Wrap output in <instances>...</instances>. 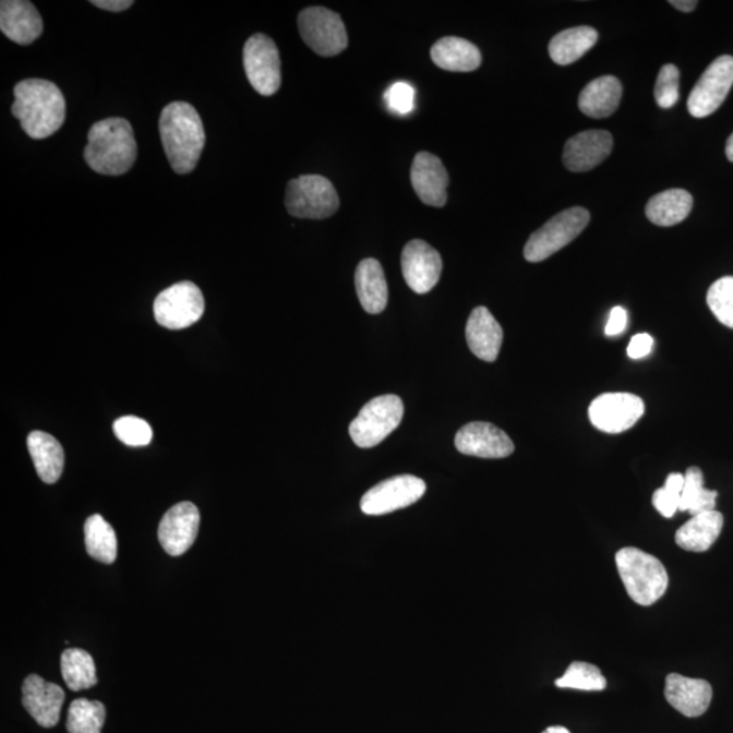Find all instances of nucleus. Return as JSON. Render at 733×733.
<instances>
[{
    "label": "nucleus",
    "mask_w": 733,
    "mask_h": 733,
    "mask_svg": "<svg viewBox=\"0 0 733 733\" xmlns=\"http://www.w3.org/2000/svg\"><path fill=\"white\" fill-rule=\"evenodd\" d=\"M160 141L177 175L192 173L202 157L205 132L202 118L191 104L176 101L159 118Z\"/></svg>",
    "instance_id": "1"
},
{
    "label": "nucleus",
    "mask_w": 733,
    "mask_h": 733,
    "mask_svg": "<svg viewBox=\"0 0 733 733\" xmlns=\"http://www.w3.org/2000/svg\"><path fill=\"white\" fill-rule=\"evenodd\" d=\"M15 101L11 112L22 130L32 139H47L57 133L65 121V98L55 83L25 80L14 87Z\"/></svg>",
    "instance_id": "2"
},
{
    "label": "nucleus",
    "mask_w": 733,
    "mask_h": 733,
    "mask_svg": "<svg viewBox=\"0 0 733 733\" xmlns=\"http://www.w3.org/2000/svg\"><path fill=\"white\" fill-rule=\"evenodd\" d=\"M87 139L83 157L96 173L121 176L135 165L137 144L130 121L121 118L98 121L88 131Z\"/></svg>",
    "instance_id": "3"
},
{
    "label": "nucleus",
    "mask_w": 733,
    "mask_h": 733,
    "mask_svg": "<svg viewBox=\"0 0 733 733\" xmlns=\"http://www.w3.org/2000/svg\"><path fill=\"white\" fill-rule=\"evenodd\" d=\"M615 563L626 592L637 604L651 606L668 591V570L653 555L640 549L624 548L615 554Z\"/></svg>",
    "instance_id": "4"
},
{
    "label": "nucleus",
    "mask_w": 733,
    "mask_h": 733,
    "mask_svg": "<svg viewBox=\"0 0 733 733\" xmlns=\"http://www.w3.org/2000/svg\"><path fill=\"white\" fill-rule=\"evenodd\" d=\"M340 207V199L333 183L322 176H301L288 182L286 208L299 219L331 218Z\"/></svg>",
    "instance_id": "5"
},
{
    "label": "nucleus",
    "mask_w": 733,
    "mask_h": 733,
    "mask_svg": "<svg viewBox=\"0 0 733 733\" xmlns=\"http://www.w3.org/2000/svg\"><path fill=\"white\" fill-rule=\"evenodd\" d=\"M590 213L586 208L572 207L553 216L540 230L531 235L525 247V259L529 263H541L575 241L590 224Z\"/></svg>",
    "instance_id": "6"
},
{
    "label": "nucleus",
    "mask_w": 733,
    "mask_h": 733,
    "mask_svg": "<svg viewBox=\"0 0 733 733\" xmlns=\"http://www.w3.org/2000/svg\"><path fill=\"white\" fill-rule=\"evenodd\" d=\"M402 418L404 402L398 396L372 398L349 425V435L360 448L375 447L397 430Z\"/></svg>",
    "instance_id": "7"
},
{
    "label": "nucleus",
    "mask_w": 733,
    "mask_h": 733,
    "mask_svg": "<svg viewBox=\"0 0 733 733\" xmlns=\"http://www.w3.org/2000/svg\"><path fill=\"white\" fill-rule=\"evenodd\" d=\"M299 33L310 49L331 58L346 51L348 35L341 16L326 8H308L298 16Z\"/></svg>",
    "instance_id": "8"
},
{
    "label": "nucleus",
    "mask_w": 733,
    "mask_h": 733,
    "mask_svg": "<svg viewBox=\"0 0 733 733\" xmlns=\"http://www.w3.org/2000/svg\"><path fill=\"white\" fill-rule=\"evenodd\" d=\"M202 290L192 281H181L166 288L154 302V315L160 326L170 331L187 329L204 314Z\"/></svg>",
    "instance_id": "9"
},
{
    "label": "nucleus",
    "mask_w": 733,
    "mask_h": 733,
    "mask_svg": "<svg viewBox=\"0 0 733 733\" xmlns=\"http://www.w3.org/2000/svg\"><path fill=\"white\" fill-rule=\"evenodd\" d=\"M243 67L250 85L261 96L269 97L281 86L280 55L271 37L254 35L243 47Z\"/></svg>",
    "instance_id": "10"
},
{
    "label": "nucleus",
    "mask_w": 733,
    "mask_h": 733,
    "mask_svg": "<svg viewBox=\"0 0 733 733\" xmlns=\"http://www.w3.org/2000/svg\"><path fill=\"white\" fill-rule=\"evenodd\" d=\"M733 85V58L725 55L713 60L694 86L687 99L693 118L702 119L716 112L729 97Z\"/></svg>",
    "instance_id": "11"
},
{
    "label": "nucleus",
    "mask_w": 733,
    "mask_h": 733,
    "mask_svg": "<svg viewBox=\"0 0 733 733\" xmlns=\"http://www.w3.org/2000/svg\"><path fill=\"white\" fill-rule=\"evenodd\" d=\"M426 491L425 482L414 476H397L371 488L362 497L360 508L365 515L381 516L418 503Z\"/></svg>",
    "instance_id": "12"
},
{
    "label": "nucleus",
    "mask_w": 733,
    "mask_h": 733,
    "mask_svg": "<svg viewBox=\"0 0 733 733\" xmlns=\"http://www.w3.org/2000/svg\"><path fill=\"white\" fill-rule=\"evenodd\" d=\"M646 412L640 397L630 393H606L593 399L588 416L593 426L606 433L630 430Z\"/></svg>",
    "instance_id": "13"
},
{
    "label": "nucleus",
    "mask_w": 733,
    "mask_h": 733,
    "mask_svg": "<svg viewBox=\"0 0 733 733\" xmlns=\"http://www.w3.org/2000/svg\"><path fill=\"white\" fill-rule=\"evenodd\" d=\"M200 513L191 502H182L171 507L160 520L158 538L166 553L179 557L187 553L196 541Z\"/></svg>",
    "instance_id": "14"
},
{
    "label": "nucleus",
    "mask_w": 733,
    "mask_h": 733,
    "mask_svg": "<svg viewBox=\"0 0 733 733\" xmlns=\"http://www.w3.org/2000/svg\"><path fill=\"white\" fill-rule=\"evenodd\" d=\"M455 447L460 454L485 459L507 458L515 449L507 433L484 421L460 428L455 436Z\"/></svg>",
    "instance_id": "15"
},
{
    "label": "nucleus",
    "mask_w": 733,
    "mask_h": 733,
    "mask_svg": "<svg viewBox=\"0 0 733 733\" xmlns=\"http://www.w3.org/2000/svg\"><path fill=\"white\" fill-rule=\"evenodd\" d=\"M402 275L410 290L426 293L437 285L443 271L442 255L425 241H410L402 250Z\"/></svg>",
    "instance_id": "16"
},
{
    "label": "nucleus",
    "mask_w": 733,
    "mask_h": 733,
    "mask_svg": "<svg viewBox=\"0 0 733 733\" xmlns=\"http://www.w3.org/2000/svg\"><path fill=\"white\" fill-rule=\"evenodd\" d=\"M64 698L63 688L36 674L27 676L22 686V704L43 729H53L59 723Z\"/></svg>",
    "instance_id": "17"
},
{
    "label": "nucleus",
    "mask_w": 733,
    "mask_h": 733,
    "mask_svg": "<svg viewBox=\"0 0 733 733\" xmlns=\"http://www.w3.org/2000/svg\"><path fill=\"white\" fill-rule=\"evenodd\" d=\"M613 146V136L608 131L580 132L565 143L563 163L574 173L590 171L606 160Z\"/></svg>",
    "instance_id": "18"
},
{
    "label": "nucleus",
    "mask_w": 733,
    "mask_h": 733,
    "mask_svg": "<svg viewBox=\"0 0 733 733\" xmlns=\"http://www.w3.org/2000/svg\"><path fill=\"white\" fill-rule=\"evenodd\" d=\"M410 179L421 202L431 207L446 205L449 179L446 168L436 155L425 152L416 155Z\"/></svg>",
    "instance_id": "19"
},
{
    "label": "nucleus",
    "mask_w": 733,
    "mask_h": 733,
    "mask_svg": "<svg viewBox=\"0 0 733 733\" xmlns=\"http://www.w3.org/2000/svg\"><path fill=\"white\" fill-rule=\"evenodd\" d=\"M0 31L9 40L29 46L43 35L41 15L27 0H3L0 3Z\"/></svg>",
    "instance_id": "20"
},
{
    "label": "nucleus",
    "mask_w": 733,
    "mask_h": 733,
    "mask_svg": "<svg viewBox=\"0 0 733 733\" xmlns=\"http://www.w3.org/2000/svg\"><path fill=\"white\" fill-rule=\"evenodd\" d=\"M665 699L677 712L686 718H699L709 709L712 702L713 688L704 680L680 674H670L665 680Z\"/></svg>",
    "instance_id": "21"
},
{
    "label": "nucleus",
    "mask_w": 733,
    "mask_h": 733,
    "mask_svg": "<svg viewBox=\"0 0 733 733\" xmlns=\"http://www.w3.org/2000/svg\"><path fill=\"white\" fill-rule=\"evenodd\" d=\"M466 340L470 351L484 362L493 363L503 344V329L486 308L471 311L466 325Z\"/></svg>",
    "instance_id": "22"
},
{
    "label": "nucleus",
    "mask_w": 733,
    "mask_h": 733,
    "mask_svg": "<svg viewBox=\"0 0 733 733\" xmlns=\"http://www.w3.org/2000/svg\"><path fill=\"white\" fill-rule=\"evenodd\" d=\"M723 526L724 518L719 510L694 515L676 531V545L687 552H707L718 541Z\"/></svg>",
    "instance_id": "23"
},
{
    "label": "nucleus",
    "mask_w": 733,
    "mask_h": 733,
    "mask_svg": "<svg viewBox=\"0 0 733 733\" xmlns=\"http://www.w3.org/2000/svg\"><path fill=\"white\" fill-rule=\"evenodd\" d=\"M355 285L360 303L369 314H381L388 302V288L385 272L380 261L365 259L358 265Z\"/></svg>",
    "instance_id": "24"
},
{
    "label": "nucleus",
    "mask_w": 733,
    "mask_h": 733,
    "mask_svg": "<svg viewBox=\"0 0 733 733\" xmlns=\"http://www.w3.org/2000/svg\"><path fill=\"white\" fill-rule=\"evenodd\" d=\"M622 85L615 76L598 77L582 88L579 108L592 119H606L620 107Z\"/></svg>",
    "instance_id": "25"
},
{
    "label": "nucleus",
    "mask_w": 733,
    "mask_h": 733,
    "mask_svg": "<svg viewBox=\"0 0 733 733\" xmlns=\"http://www.w3.org/2000/svg\"><path fill=\"white\" fill-rule=\"evenodd\" d=\"M431 58L438 69L453 72H471L481 65L480 49L460 37H443L433 44Z\"/></svg>",
    "instance_id": "26"
},
{
    "label": "nucleus",
    "mask_w": 733,
    "mask_h": 733,
    "mask_svg": "<svg viewBox=\"0 0 733 733\" xmlns=\"http://www.w3.org/2000/svg\"><path fill=\"white\" fill-rule=\"evenodd\" d=\"M27 448L38 477L46 484L59 481L64 469V452L57 438L46 432L33 431L27 436Z\"/></svg>",
    "instance_id": "27"
},
{
    "label": "nucleus",
    "mask_w": 733,
    "mask_h": 733,
    "mask_svg": "<svg viewBox=\"0 0 733 733\" xmlns=\"http://www.w3.org/2000/svg\"><path fill=\"white\" fill-rule=\"evenodd\" d=\"M693 196L685 189H669L654 194L646 207L651 224L662 227L680 225L692 213Z\"/></svg>",
    "instance_id": "28"
},
{
    "label": "nucleus",
    "mask_w": 733,
    "mask_h": 733,
    "mask_svg": "<svg viewBox=\"0 0 733 733\" xmlns=\"http://www.w3.org/2000/svg\"><path fill=\"white\" fill-rule=\"evenodd\" d=\"M597 43L598 32L593 27H570L552 38L549 44V55L554 63L568 65L585 57Z\"/></svg>",
    "instance_id": "29"
},
{
    "label": "nucleus",
    "mask_w": 733,
    "mask_h": 733,
    "mask_svg": "<svg viewBox=\"0 0 733 733\" xmlns=\"http://www.w3.org/2000/svg\"><path fill=\"white\" fill-rule=\"evenodd\" d=\"M87 554L103 564H113L118 558V538L113 527L101 515H92L85 524Z\"/></svg>",
    "instance_id": "30"
},
{
    "label": "nucleus",
    "mask_w": 733,
    "mask_h": 733,
    "mask_svg": "<svg viewBox=\"0 0 733 733\" xmlns=\"http://www.w3.org/2000/svg\"><path fill=\"white\" fill-rule=\"evenodd\" d=\"M61 675L72 692L86 690L98 682L92 654L80 648L65 649L61 654Z\"/></svg>",
    "instance_id": "31"
},
{
    "label": "nucleus",
    "mask_w": 733,
    "mask_h": 733,
    "mask_svg": "<svg viewBox=\"0 0 733 733\" xmlns=\"http://www.w3.org/2000/svg\"><path fill=\"white\" fill-rule=\"evenodd\" d=\"M683 476L685 484L682 489L680 510L692 516L713 510L719 493L704 486L702 470L693 466Z\"/></svg>",
    "instance_id": "32"
},
{
    "label": "nucleus",
    "mask_w": 733,
    "mask_h": 733,
    "mask_svg": "<svg viewBox=\"0 0 733 733\" xmlns=\"http://www.w3.org/2000/svg\"><path fill=\"white\" fill-rule=\"evenodd\" d=\"M107 710L99 701L80 698L72 701L67 718L69 733H101Z\"/></svg>",
    "instance_id": "33"
},
{
    "label": "nucleus",
    "mask_w": 733,
    "mask_h": 733,
    "mask_svg": "<svg viewBox=\"0 0 733 733\" xmlns=\"http://www.w3.org/2000/svg\"><path fill=\"white\" fill-rule=\"evenodd\" d=\"M555 686L582 692H602L606 688L608 681L597 665L574 662L565 671V674L555 681Z\"/></svg>",
    "instance_id": "34"
},
{
    "label": "nucleus",
    "mask_w": 733,
    "mask_h": 733,
    "mask_svg": "<svg viewBox=\"0 0 733 733\" xmlns=\"http://www.w3.org/2000/svg\"><path fill=\"white\" fill-rule=\"evenodd\" d=\"M709 309L721 324L733 329V277H721L710 286L707 297Z\"/></svg>",
    "instance_id": "35"
},
{
    "label": "nucleus",
    "mask_w": 733,
    "mask_h": 733,
    "mask_svg": "<svg viewBox=\"0 0 733 733\" xmlns=\"http://www.w3.org/2000/svg\"><path fill=\"white\" fill-rule=\"evenodd\" d=\"M683 484L685 476L671 473L665 480L663 488L653 493L652 504L664 518H672L680 510Z\"/></svg>",
    "instance_id": "36"
},
{
    "label": "nucleus",
    "mask_w": 733,
    "mask_h": 733,
    "mask_svg": "<svg viewBox=\"0 0 733 733\" xmlns=\"http://www.w3.org/2000/svg\"><path fill=\"white\" fill-rule=\"evenodd\" d=\"M113 430L115 435L127 446L143 447L152 443V426L147 421L135 418V416H125V418L116 420Z\"/></svg>",
    "instance_id": "37"
},
{
    "label": "nucleus",
    "mask_w": 733,
    "mask_h": 733,
    "mask_svg": "<svg viewBox=\"0 0 733 733\" xmlns=\"http://www.w3.org/2000/svg\"><path fill=\"white\" fill-rule=\"evenodd\" d=\"M654 99L660 108L670 109L680 99V70L674 64H665L660 69L657 85H654Z\"/></svg>",
    "instance_id": "38"
},
{
    "label": "nucleus",
    "mask_w": 733,
    "mask_h": 733,
    "mask_svg": "<svg viewBox=\"0 0 733 733\" xmlns=\"http://www.w3.org/2000/svg\"><path fill=\"white\" fill-rule=\"evenodd\" d=\"M385 101L393 113L408 115L414 107V88L407 82L394 83L386 91Z\"/></svg>",
    "instance_id": "39"
},
{
    "label": "nucleus",
    "mask_w": 733,
    "mask_h": 733,
    "mask_svg": "<svg viewBox=\"0 0 733 733\" xmlns=\"http://www.w3.org/2000/svg\"><path fill=\"white\" fill-rule=\"evenodd\" d=\"M653 338L647 333H640L632 338L629 347H627V355L630 359H642L652 352Z\"/></svg>",
    "instance_id": "40"
},
{
    "label": "nucleus",
    "mask_w": 733,
    "mask_h": 733,
    "mask_svg": "<svg viewBox=\"0 0 733 733\" xmlns=\"http://www.w3.org/2000/svg\"><path fill=\"white\" fill-rule=\"evenodd\" d=\"M627 326V313L624 308H614L611 310L608 325H606V336L613 337L618 336L621 333H624Z\"/></svg>",
    "instance_id": "41"
},
{
    "label": "nucleus",
    "mask_w": 733,
    "mask_h": 733,
    "mask_svg": "<svg viewBox=\"0 0 733 733\" xmlns=\"http://www.w3.org/2000/svg\"><path fill=\"white\" fill-rule=\"evenodd\" d=\"M91 3L98 9L112 11V13H120L133 5L132 0H93Z\"/></svg>",
    "instance_id": "42"
},
{
    "label": "nucleus",
    "mask_w": 733,
    "mask_h": 733,
    "mask_svg": "<svg viewBox=\"0 0 733 733\" xmlns=\"http://www.w3.org/2000/svg\"><path fill=\"white\" fill-rule=\"evenodd\" d=\"M670 4L672 8L683 11V13H690V11L696 10L698 2L696 0H671Z\"/></svg>",
    "instance_id": "43"
},
{
    "label": "nucleus",
    "mask_w": 733,
    "mask_h": 733,
    "mask_svg": "<svg viewBox=\"0 0 733 733\" xmlns=\"http://www.w3.org/2000/svg\"><path fill=\"white\" fill-rule=\"evenodd\" d=\"M725 154L726 158H729L731 163H733V133L730 136L729 141H726Z\"/></svg>",
    "instance_id": "44"
},
{
    "label": "nucleus",
    "mask_w": 733,
    "mask_h": 733,
    "mask_svg": "<svg viewBox=\"0 0 733 733\" xmlns=\"http://www.w3.org/2000/svg\"><path fill=\"white\" fill-rule=\"evenodd\" d=\"M542 733H570V732L564 729V726H549V729Z\"/></svg>",
    "instance_id": "45"
}]
</instances>
